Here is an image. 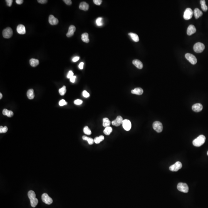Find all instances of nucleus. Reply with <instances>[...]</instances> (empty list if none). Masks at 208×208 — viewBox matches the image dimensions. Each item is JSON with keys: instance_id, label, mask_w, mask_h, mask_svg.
<instances>
[{"instance_id": "obj_46", "label": "nucleus", "mask_w": 208, "mask_h": 208, "mask_svg": "<svg viewBox=\"0 0 208 208\" xmlns=\"http://www.w3.org/2000/svg\"><path fill=\"white\" fill-rule=\"evenodd\" d=\"M15 2H16L17 4H18L19 5H20L23 3L24 0H16Z\"/></svg>"}, {"instance_id": "obj_43", "label": "nucleus", "mask_w": 208, "mask_h": 208, "mask_svg": "<svg viewBox=\"0 0 208 208\" xmlns=\"http://www.w3.org/2000/svg\"><path fill=\"white\" fill-rule=\"evenodd\" d=\"M13 111H9V112L8 113L7 115V116L8 117H12V116H13Z\"/></svg>"}, {"instance_id": "obj_3", "label": "nucleus", "mask_w": 208, "mask_h": 208, "mask_svg": "<svg viewBox=\"0 0 208 208\" xmlns=\"http://www.w3.org/2000/svg\"><path fill=\"white\" fill-rule=\"evenodd\" d=\"M178 190L180 192H182L183 193H188L189 190V188L188 185L186 183H179L178 184Z\"/></svg>"}, {"instance_id": "obj_2", "label": "nucleus", "mask_w": 208, "mask_h": 208, "mask_svg": "<svg viewBox=\"0 0 208 208\" xmlns=\"http://www.w3.org/2000/svg\"><path fill=\"white\" fill-rule=\"evenodd\" d=\"M205 140L206 138L204 135H200L197 138L193 140V145L195 147H201L204 143Z\"/></svg>"}, {"instance_id": "obj_45", "label": "nucleus", "mask_w": 208, "mask_h": 208, "mask_svg": "<svg viewBox=\"0 0 208 208\" xmlns=\"http://www.w3.org/2000/svg\"><path fill=\"white\" fill-rule=\"evenodd\" d=\"M38 3H40V4H44L47 3V0H38Z\"/></svg>"}, {"instance_id": "obj_42", "label": "nucleus", "mask_w": 208, "mask_h": 208, "mask_svg": "<svg viewBox=\"0 0 208 208\" xmlns=\"http://www.w3.org/2000/svg\"><path fill=\"white\" fill-rule=\"evenodd\" d=\"M9 110H7V109H3V111H2V114H3L4 115L7 116V115L8 113L9 112Z\"/></svg>"}, {"instance_id": "obj_32", "label": "nucleus", "mask_w": 208, "mask_h": 208, "mask_svg": "<svg viewBox=\"0 0 208 208\" xmlns=\"http://www.w3.org/2000/svg\"><path fill=\"white\" fill-rule=\"evenodd\" d=\"M96 24L98 26H101L103 24V18L102 17H98L96 20Z\"/></svg>"}, {"instance_id": "obj_27", "label": "nucleus", "mask_w": 208, "mask_h": 208, "mask_svg": "<svg viewBox=\"0 0 208 208\" xmlns=\"http://www.w3.org/2000/svg\"><path fill=\"white\" fill-rule=\"evenodd\" d=\"M105 139V137L103 135L96 137L94 139V142L96 144H99Z\"/></svg>"}, {"instance_id": "obj_35", "label": "nucleus", "mask_w": 208, "mask_h": 208, "mask_svg": "<svg viewBox=\"0 0 208 208\" xmlns=\"http://www.w3.org/2000/svg\"><path fill=\"white\" fill-rule=\"evenodd\" d=\"M59 105L61 107L67 104V103L66 101L65 100H62L59 102Z\"/></svg>"}, {"instance_id": "obj_33", "label": "nucleus", "mask_w": 208, "mask_h": 208, "mask_svg": "<svg viewBox=\"0 0 208 208\" xmlns=\"http://www.w3.org/2000/svg\"><path fill=\"white\" fill-rule=\"evenodd\" d=\"M59 93H60V95H61V96L64 95L65 94V93H66V87L65 86H64L60 88L59 89Z\"/></svg>"}, {"instance_id": "obj_21", "label": "nucleus", "mask_w": 208, "mask_h": 208, "mask_svg": "<svg viewBox=\"0 0 208 208\" xmlns=\"http://www.w3.org/2000/svg\"><path fill=\"white\" fill-rule=\"evenodd\" d=\"M193 13L195 16V18L196 19L199 18L201 16L203 15L202 12L198 8H196L195 9V10H194V12H193Z\"/></svg>"}, {"instance_id": "obj_18", "label": "nucleus", "mask_w": 208, "mask_h": 208, "mask_svg": "<svg viewBox=\"0 0 208 208\" xmlns=\"http://www.w3.org/2000/svg\"><path fill=\"white\" fill-rule=\"evenodd\" d=\"M132 63L137 68H138L139 69H141L143 67V63L139 60H134L133 61Z\"/></svg>"}, {"instance_id": "obj_31", "label": "nucleus", "mask_w": 208, "mask_h": 208, "mask_svg": "<svg viewBox=\"0 0 208 208\" xmlns=\"http://www.w3.org/2000/svg\"><path fill=\"white\" fill-rule=\"evenodd\" d=\"M83 132L85 134L88 135H91L92 133L91 131L90 130V129L89 128V127L87 126H86L85 127H84L83 129Z\"/></svg>"}, {"instance_id": "obj_26", "label": "nucleus", "mask_w": 208, "mask_h": 208, "mask_svg": "<svg viewBox=\"0 0 208 208\" xmlns=\"http://www.w3.org/2000/svg\"><path fill=\"white\" fill-rule=\"evenodd\" d=\"M110 124V121L108 118H105L103 119V125L104 127H109Z\"/></svg>"}, {"instance_id": "obj_5", "label": "nucleus", "mask_w": 208, "mask_h": 208, "mask_svg": "<svg viewBox=\"0 0 208 208\" xmlns=\"http://www.w3.org/2000/svg\"><path fill=\"white\" fill-rule=\"evenodd\" d=\"M2 35L3 37L5 38L9 39L11 38L13 35L12 29L9 27L4 29L2 32Z\"/></svg>"}, {"instance_id": "obj_25", "label": "nucleus", "mask_w": 208, "mask_h": 208, "mask_svg": "<svg viewBox=\"0 0 208 208\" xmlns=\"http://www.w3.org/2000/svg\"><path fill=\"white\" fill-rule=\"evenodd\" d=\"M29 62H30V65L32 67H35L37 66L39 64L40 62H39V60H38L33 58L31 59L30 60Z\"/></svg>"}, {"instance_id": "obj_41", "label": "nucleus", "mask_w": 208, "mask_h": 208, "mask_svg": "<svg viewBox=\"0 0 208 208\" xmlns=\"http://www.w3.org/2000/svg\"><path fill=\"white\" fill-rule=\"evenodd\" d=\"M63 1L67 5H71L72 4L71 0H64Z\"/></svg>"}, {"instance_id": "obj_47", "label": "nucleus", "mask_w": 208, "mask_h": 208, "mask_svg": "<svg viewBox=\"0 0 208 208\" xmlns=\"http://www.w3.org/2000/svg\"><path fill=\"white\" fill-rule=\"evenodd\" d=\"M79 59H80L79 57H75L72 60H73V61L74 62H76L78 61V60H79Z\"/></svg>"}, {"instance_id": "obj_29", "label": "nucleus", "mask_w": 208, "mask_h": 208, "mask_svg": "<svg viewBox=\"0 0 208 208\" xmlns=\"http://www.w3.org/2000/svg\"><path fill=\"white\" fill-rule=\"evenodd\" d=\"M83 140L87 141L89 144L90 145H93L94 142V140L93 138L87 137L86 136H83Z\"/></svg>"}, {"instance_id": "obj_12", "label": "nucleus", "mask_w": 208, "mask_h": 208, "mask_svg": "<svg viewBox=\"0 0 208 208\" xmlns=\"http://www.w3.org/2000/svg\"><path fill=\"white\" fill-rule=\"evenodd\" d=\"M123 121V118L121 116H117L116 119L115 120L112 121V124L113 125L116 126V127H118L120 126L121 124H122Z\"/></svg>"}, {"instance_id": "obj_50", "label": "nucleus", "mask_w": 208, "mask_h": 208, "mask_svg": "<svg viewBox=\"0 0 208 208\" xmlns=\"http://www.w3.org/2000/svg\"><path fill=\"white\" fill-rule=\"evenodd\" d=\"M207 155H208V152H207Z\"/></svg>"}, {"instance_id": "obj_7", "label": "nucleus", "mask_w": 208, "mask_h": 208, "mask_svg": "<svg viewBox=\"0 0 208 208\" xmlns=\"http://www.w3.org/2000/svg\"><path fill=\"white\" fill-rule=\"evenodd\" d=\"M185 57L187 60L189 61L190 63L192 64H195L197 62V58L195 56L190 53L185 54Z\"/></svg>"}, {"instance_id": "obj_8", "label": "nucleus", "mask_w": 208, "mask_h": 208, "mask_svg": "<svg viewBox=\"0 0 208 208\" xmlns=\"http://www.w3.org/2000/svg\"><path fill=\"white\" fill-rule=\"evenodd\" d=\"M193 15V12L192 9L189 8L186 9L184 12L183 14V18L186 20H188L191 19Z\"/></svg>"}, {"instance_id": "obj_39", "label": "nucleus", "mask_w": 208, "mask_h": 208, "mask_svg": "<svg viewBox=\"0 0 208 208\" xmlns=\"http://www.w3.org/2000/svg\"><path fill=\"white\" fill-rule=\"evenodd\" d=\"M93 1L96 5H98V6L101 5L102 2V0H94Z\"/></svg>"}, {"instance_id": "obj_17", "label": "nucleus", "mask_w": 208, "mask_h": 208, "mask_svg": "<svg viewBox=\"0 0 208 208\" xmlns=\"http://www.w3.org/2000/svg\"><path fill=\"white\" fill-rule=\"evenodd\" d=\"M76 27L74 26L73 25L70 26L69 28L68 33L66 34V36L69 38L72 36L74 35V33L76 31Z\"/></svg>"}, {"instance_id": "obj_30", "label": "nucleus", "mask_w": 208, "mask_h": 208, "mask_svg": "<svg viewBox=\"0 0 208 208\" xmlns=\"http://www.w3.org/2000/svg\"><path fill=\"white\" fill-rule=\"evenodd\" d=\"M112 130V128L111 127H105V128L104 130L103 133L106 135H109L110 134Z\"/></svg>"}, {"instance_id": "obj_6", "label": "nucleus", "mask_w": 208, "mask_h": 208, "mask_svg": "<svg viewBox=\"0 0 208 208\" xmlns=\"http://www.w3.org/2000/svg\"><path fill=\"white\" fill-rule=\"evenodd\" d=\"M153 127L154 130L158 133L161 132L163 129L162 123L158 121H156L153 123Z\"/></svg>"}, {"instance_id": "obj_22", "label": "nucleus", "mask_w": 208, "mask_h": 208, "mask_svg": "<svg viewBox=\"0 0 208 208\" xmlns=\"http://www.w3.org/2000/svg\"><path fill=\"white\" fill-rule=\"evenodd\" d=\"M130 36L132 40L135 42H138L139 41V38L138 35L135 33H129L128 34Z\"/></svg>"}, {"instance_id": "obj_4", "label": "nucleus", "mask_w": 208, "mask_h": 208, "mask_svg": "<svg viewBox=\"0 0 208 208\" xmlns=\"http://www.w3.org/2000/svg\"><path fill=\"white\" fill-rule=\"evenodd\" d=\"M205 46L203 43L197 42L194 45V49L195 52L197 53H201L204 50Z\"/></svg>"}, {"instance_id": "obj_20", "label": "nucleus", "mask_w": 208, "mask_h": 208, "mask_svg": "<svg viewBox=\"0 0 208 208\" xmlns=\"http://www.w3.org/2000/svg\"><path fill=\"white\" fill-rule=\"evenodd\" d=\"M89 8V4L85 2H81L79 6V8L82 10L84 11H87L88 10Z\"/></svg>"}, {"instance_id": "obj_34", "label": "nucleus", "mask_w": 208, "mask_h": 208, "mask_svg": "<svg viewBox=\"0 0 208 208\" xmlns=\"http://www.w3.org/2000/svg\"><path fill=\"white\" fill-rule=\"evenodd\" d=\"M8 131V128L6 126L3 127L2 126L0 127V133H6Z\"/></svg>"}, {"instance_id": "obj_37", "label": "nucleus", "mask_w": 208, "mask_h": 208, "mask_svg": "<svg viewBox=\"0 0 208 208\" xmlns=\"http://www.w3.org/2000/svg\"><path fill=\"white\" fill-rule=\"evenodd\" d=\"M73 76H74V73H73V72L72 71H70L69 72V73H68V74H67V78H68V79H70L71 78H72Z\"/></svg>"}, {"instance_id": "obj_11", "label": "nucleus", "mask_w": 208, "mask_h": 208, "mask_svg": "<svg viewBox=\"0 0 208 208\" xmlns=\"http://www.w3.org/2000/svg\"><path fill=\"white\" fill-rule=\"evenodd\" d=\"M123 127L125 130L127 131H129L130 130L131 127V123L130 121L128 120H124L122 123Z\"/></svg>"}, {"instance_id": "obj_14", "label": "nucleus", "mask_w": 208, "mask_h": 208, "mask_svg": "<svg viewBox=\"0 0 208 208\" xmlns=\"http://www.w3.org/2000/svg\"><path fill=\"white\" fill-rule=\"evenodd\" d=\"M49 22L51 25H55L58 24L59 21L58 19L55 17L54 15H51L49 16Z\"/></svg>"}, {"instance_id": "obj_15", "label": "nucleus", "mask_w": 208, "mask_h": 208, "mask_svg": "<svg viewBox=\"0 0 208 208\" xmlns=\"http://www.w3.org/2000/svg\"><path fill=\"white\" fill-rule=\"evenodd\" d=\"M196 32V29L195 26L190 25L188 26L187 30V34L188 36H191Z\"/></svg>"}, {"instance_id": "obj_9", "label": "nucleus", "mask_w": 208, "mask_h": 208, "mask_svg": "<svg viewBox=\"0 0 208 208\" xmlns=\"http://www.w3.org/2000/svg\"><path fill=\"white\" fill-rule=\"evenodd\" d=\"M42 200L43 202L46 204L50 205L53 203V200L48 194L46 193L43 194L42 195Z\"/></svg>"}, {"instance_id": "obj_24", "label": "nucleus", "mask_w": 208, "mask_h": 208, "mask_svg": "<svg viewBox=\"0 0 208 208\" xmlns=\"http://www.w3.org/2000/svg\"><path fill=\"white\" fill-rule=\"evenodd\" d=\"M81 40L84 42L86 43H88L89 42V40L88 33H85L82 34L81 35Z\"/></svg>"}, {"instance_id": "obj_10", "label": "nucleus", "mask_w": 208, "mask_h": 208, "mask_svg": "<svg viewBox=\"0 0 208 208\" xmlns=\"http://www.w3.org/2000/svg\"><path fill=\"white\" fill-rule=\"evenodd\" d=\"M182 165L180 161H177L174 165H171L169 167L170 170L173 172H177L178 170L182 168Z\"/></svg>"}, {"instance_id": "obj_40", "label": "nucleus", "mask_w": 208, "mask_h": 208, "mask_svg": "<svg viewBox=\"0 0 208 208\" xmlns=\"http://www.w3.org/2000/svg\"><path fill=\"white\" fill-rule=\"evenodd\" d=\"M6 1L7 3V6H8L9 7L11 6L13 2V0H6Z\"/></svg>"}, {"instance_id": "obj_23", "label": "nucleus", "mask_w": 208, "mask_h": 208, "mask_svg": "<svg viewBox=\"0 0 208 208\" xmlns=\"http://www.w3.org/2000/svg\"><path fill=\"white\" fill-rule=\"evenodd\" d=\"M27 96L28 98L30 100H33L34 97V90L33 89H30L28 90L27 93Z\"/></svg>"}, {"instance_id": "obj_13", "label": "nucleus", "mask_w": 208, "mask_h": 208, "mask_svg": "<svg viewBox=\"0 0 208 208\" xmlns=\"http://www.w3.org/2000/svg\"><path fill=\"white\" fill-rule=\"evenodd\" d=\"M192 109L196 112H199L203 109L202 105L200 103L195 104L192 107Z\"/></svg>"}, {"instance_id": "obj_49", "label": "nucleus", "mask_w": 208, "mask_h": 208, "mask_svg": "<svg viewBox=\"0 0 208 208\" xmlns=\"http://www.w3.org/2000/svg\"><path fill=\"white\" fill-rule=\"evenodd\" d=\"M2 98V93H0V99L1 100Z\"/></svg>"}, {"instance_id": "obj_19", "label": "nucleus", "mask_w": 208, "mask_h": 208, "mask_svg": "<svg viewBox=\"0 0 208 208\" xmlns=\"http://www.w3.org/2000/svg\"><path fill=\"white\" fill-rule=\"evenodd\" d=\"M131 93L133 94H135L136 95H141L143 94V90L142 88L140 87H137L134 88V89H133L131 91Z\"/></svg>"}, {"instance_id": "obj_44", "label": "nucleus", "mask_w": 208, "mask_h": 208, "mask_svg": "<svg viewBox=\"0 0 208 208\" xmlns=\"http://www.w3.org/2000/svg\"><path fill=\"white\" fill-rule=\"evenodd\" d=\"M76 76H73L72 78H70V81L71 82V83H74V82H75V80H76Z\"/></svg>"}, {"instance_id": "obj_16", "label": "nucleus", "mask_w": 208, "mask_h": 208, "mask_svg": "<svg viewBox=\"0 0 208 208\" xmlns=\"http://www.w3.org/2000/svg\"><path fill=\"white\" fill-rule=\"evenodd\" d=\"M17 31L20 34H24L26 33L25 27L22 24H19L17 26Z\"/></svg>"}, {"instance_id": "obj_38", "label": "nucleus", "mask_w": 208, "mask_h": 208, "mask_svg": "<svg viewBox=\"0 0 208 208\" xmlns=\"http://www.w3.org/2000/svg\"><path fill=\"white\" fill-rule=\"evenodd\" d=\"M83 95L84 97L86 98H88L90 96L89 93H88L86 91H83Z\"/></svg>"}, {"instance_id": "obj_48", "label": "nucleus", "mask_w": 208, "mask_h": 208, "mask_svg": "<svg viewBox=\"0 0 208 208\" xmlns=\"http://www.w3.org/2000/svg\"><path fill=\"white\" fill-rule=\"evenodd\" d=\"M84 63L83 62H81L79 65V68L80 69H83V68Z\"/></svg>"}, {"instance_id": "obj_28", "label": "nucleus", "mask_w": 208, "mask_h": 208, "mask_svg": "<svg viewBox=\"0 0 208 208\" xmlns=\"http://www.w3.org/2000/svg\"><path fill=\"white\" fill-rule=\"evenodd\" d=\"M200 3L201 6V9L203 11L206 12L208 10V7L205 4V0H201L200 1Z\"/></svg>"}, {"instance_id": "obj_36", "label": "nucleus", "mask_w": 208, "mask_h": 208, "mask_svg": "<svg viewBox=\"0 0 208 208\" xmlns=\"http://www.w3.org/2000/svg\"><path fill=\"white\" fill-rule=\"evenodd\" d=\"M83 103V101H82L81 100H75V101H74V103L76 105H81Z\"/></svg>"}, {"instance_id": "obj_1", "label": "nucleus", "mask_w": 208, "mask_h": 208, "mask_svg": "<svg viewBox=\"0 0 208 208\" xmlns=\"http://www.w3.org/2000/svg\"><path fill=\"white\" fill-rule=\"evenodd\" d=\"M28 196L30 199L31 206L33 207H35L38 205V200L36 198V195L34 191L30 190L28 193Z\"/></svg>"}]
</instances>
